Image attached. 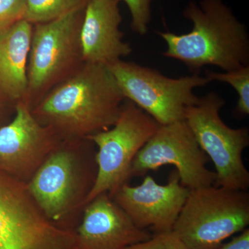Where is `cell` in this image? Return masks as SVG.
I'll return each mask as SVG.
<instances>
[{"label":"cell","mask_w":249,"mask_h":249,"mask_svg":"<svg viewBox=\"0 0 249 249\" xmlns=\"http://www.w3.org/2000/svg\"><path fill=\"white\" fill-rule=\"evenodd\" d=\"M124 98L106 65L84 62L31 109L61 140L88 138L115 124Z\"/></svg>","instance_id":"obj_1"},{"label":"cell","mask_w":249,"mask_h":249,"mask_svg":"<svg viewBox=\"0 0 249 249\" xmlns=\"http://www.w3.org/2000/svg\"><path fill=\"white\" fill-rule=\"evenodd\" d=\"M183 15L193 22L189 33L157 32L166 43L164 56L182 62L194 73L205 66L228 71L249 65L247 28L222 0L191 1Z\"/></svg>","instance_id":"obj_2"},{"label":"cell","mask_w":249,"mask_h":249,"mask_svg":"<svg viewBox=\"0 0 249 249\" xmlns=\"http://www.w3.org/2000/svg\"><path fill=\"white\" fill-rule=\"evenodd\" d=\"M97 175L93 142L88 139L62 140L27 186L49 222L60 229L75 231Z\"/></svg>","instance_id":"obj_3"},{"label":"cell","mask_w":249,"mask_h":249,"mask_svg":"<svg viewBox=\"0 0 249 249\" xmlns=\"http://www.w3.org/2000/svg\"><path fill=\"white\" fill-rule=\"evenodd\" d=\"M85 9L34 24L28 60L27 93L24 101L31 110L84 63L80 29Z\"/></svg>","instance_id":"obj_4"},{"label":"cell","mask_w":249,"mask_h":249,"mask_svg":"<svg viewBox=\"0 0 249 249\" xmlns=\"http://www.w3.org/2000/svg\"><path fill=\"white\" fill-rule=\"evenodd\" d=\"M249 224V193L212 185L190 190L172 232L189 249H218Z\"/></svg>","instance_id":"obj_5"},{"label":"cell","mask_w":249,"mask_h":249,"mask_svg":"<svg viewBox=\"0 0 249 249\" xmlns=\"http://www.w3.org/2000/svg\"><path fill=\"white\" fill-rule=\"evenodd\" d=\"M225 100L219 93L209 92L186 109L185 121L201 150L213 162L214 186L247 191L249 172L242 155L249 145L247 127H229L220 116Z\"/></svg>","instance_id":"obj_6"},{"label":"cell","mask_w":249,"mask_h":249,"mask_svg":"<svg viewBox=\"0 0 249 249\" xmlns=\"http://www.w3.org/2000/svg\"><path fill=\"white\" fill-rule=\"evenodd\" d=\"M124 95L160 125L185 120L186 109L198 101L195 89L211 80L199 73L169 78L155 69L119 60L107 66Z\"/></svg>","instance_id":"obj_7"},{"label":"cell","mask_w":249,"mask_h":249,"mask_svg":"<svg viewBox=\"0 0 249 249\" xmlns=\"http://www.w3.org/2000/svg\"><path fill=\"white\" fill-rule=\"evenodd\" d=\"M160 125L151 116L124 99L114 125L87 138L96 147L98 175L86 205L100 195L112 196L127 183L134 158Z\"/></svg>","instance_id":"obj_8"},{"label":"cell","mask_w":249,"mask_h":249,"mask_svg":"<svg viewBox=\"0 0 249 249\" xmlns=\"http://www.w3.org/2000/svg\"><path fill=\"white\" fill-rule=\"evenodd\" d=\"M0 249H76V232L49 222L27 183L0 172Z\"/></svg>","instance_id":"obj_9"},{"label":"cell","mask_w":249,"mask_h":249,"mask_svg":"<svg viewBox=\"0 0 249 249\" xmlns=\"http://www.w3.org/2000/svg\"><path fill=\"white\" fill-rule=\"evenodd\" d=\"M209 160L186 121L160 124L134 158L129 178L143 177L149 171L173 165L181 184L188 189L212 186L216 173L206 168Z\"/></svg>","instance_id":"obj_10"},{"label":"cell","mask_w":249,"mask_h":249,"mask_svg":"<svg viewBox=\"0 0 249 249\" xmlns=\"http://www.w3.org/2000/svg\"><path fill=\"white\" fill-rule=\"evenodd\" d=\"M61 141L36 120L24 101H18L13 119L0 127V170L27 183Z\"/></svg>","instance_id":"obj_11"},{"label":"cell","mask_w":249,"mask_h":249,"mask_svg":"<svg viewBox=\"0 0 249 249\" xmlns=\"http://www.w3.org/2000/svg\"><path fill=\"white\" fill-rule=\"evenodd\" d=\"M189 192L175 170L165 185L146 175L142 184L124 183L110 197L139 229L150 228L160 234L173 231Z\"/></svg>","instance_id":"obj_12"},{"label":"cell","mask_w":249,"mask_h":249,"mask_svg":"<svg viewBox=\"0 0 249 249\" xmlns=\"http://www.w3.org/2000/svg\"><path fill=\"white\" fill-rule=\"evenodd\" d=\"M76 249H125L149 240L107 193L85 206L76 230Z\"/></svg>","instance_id":"obj_13"},{"label":"cell","mask_w":249,"mask_h":249,"mask_svg":"<svg viewBox=\"0 0 249 249\" xmlns=\"http://www.w3.org/2000/svg\"><path fill=\"white\" fill-rule=\"evenodd\" d=\"M119 0H89L80 29L83 62L107 66L132 53L120 29Z\"/></svg>","instance_id":"obj_14"},{"label":"cell","mask_w":249,"mask_h":249,"mask_svg":"<svg viewBox=\"0 0 249 249\" xmlns=\"http://www.w3.org/2000/svg\"><path fill=\"white\" fill-rule=\"evenodd\" d=\"M33 27L22 19L0 31V96L14 105L27 96Z\"/></svg>","instance_id":"obj_15"},{"label":"cell","mask_w":249,"mask_h":249,"mask_svg":"<svg viewBox=\"0 0 249 249\" xmlns=\"http://www.w3.org/2000/svg\"><path fill=\"white\" fill-rule=\"evenodd\" d=\"M89 0H27L25 19L35 24L47 22L84 9Z\"/></svg>","instance_id":"obj_16"},{"label":"cell","mask_w":249,"mask_h":249,"mask_svg":"<svg viewBox=\"0 0 249 249\" xmlns=\"http://www.w3.org/2000/svg\"><path fill=\"white\" fill-rule=\"evenodd\" d=\"M205 76L212 81L227 83L238 94L235 113L240 116L249 114V65L224 72H214L206 70Z\"/></svg>","instance_id":"obj_17"},{"label":"cell","mask_w":249,"mask_h":249,"mask_svg":"<svg viewBox=\"0 0 249 249\" xmlns=\"http://www.w3.org/2000/svg\"><path fill=\"white\" fill-rule=\"evenodd\" d=\"M125 3L132 17L131 28L136 34L145 35L148 32L151 19V4L154 0H119Z\"/></svg>","instance_id":"obj_18"},{"label":"cell","mask_w":249,"mask_h":249,"mask_svg":"<svg viewBox=\"0 0 249 249\" xmlns=\"http://www.w3.org/2000/svg\"><path fill=\"white\" fill-rule=\"evenodd\" d=\"M27 0H0V31L25 19Z\"/></svg>","instance_id":"obj_19"},{"label":"cell","mask_w":249,"mask_h":249,"mask_svg":"<svg viewBox=\"0 0 249 249\" xmlns=\"http://www.w3.org/2000/svg\"><path fill=\"white\" fill-rule=\"evenodd\" d=\"M125 249H189L173 232L156 234L144 242L129 246Z\"/></svg>","instance_id":"obj_20"},{"label":"cell","mask_w":249,"mask_h":249,"mask_svg":"<svg viewBox=\"0 0 249 249\" xmlns=\"http://www.w3.org/2000/svg\"><path fill=\"white\" fill-rule=\"evenodd\" d=\"M218 249H249V229H245L240 235Z\"/></svg>","instance_id":"obj_21"},{"label":"cell","mask_w":249,"mask_h":249,"mask_svg":"<svg viewBox=\"0 0 249 249\" xmlns=\"http://www.w3.org/2000/svg\"><path fill=\"white\" fill-rule=\"evenodd\" d=\"M9 103H10V104H12V103L6 101L4 98H3L1 96H0V120H1V116L3 115V113H4L5 108H6Z\"/></svg>","instance_id":"obj_22"}]
</instances>
